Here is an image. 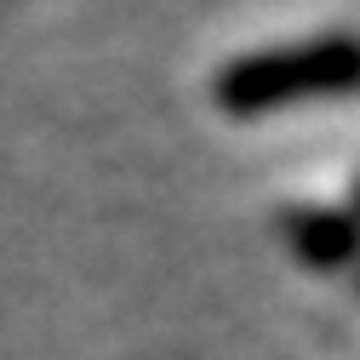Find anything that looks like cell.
Listing matches in <instances>:
<instances>
[{"label": "cell", "mask_w": 360, "mask_h": 360, "mask_svg": "<svg viewBox=\"0 0 360 360\" xmlns=\"http://www.w3.org/2000/svg\"><path fill=\"white\" fill-rule=\"evenodd\" d=\"M360 92V34H309L292 46L246 52L235 63H223L212 80V103L235 120L281 115L303 103H332Z\"/></svg>", "instance_id": "6da1fadb"}, {"label": "cell", "mask_w": 360, "mask_h": 360, "mask_svg": "<svg viewBox=\"0 0 360 360\" xmlns=\"http://www.w3.org/2000/svg\"><path fill=\"white\" fill-rule=\"evenodd\" d=\"M286 246L297 252V263L309 269H343L360 252V223L354 212H332V206H303L286 217Z\"/></svg>", "instance_id": "7a4b0ae2"}, {"label": "cell", "mask_w": 360, "mask_h": 360, "mask_svg": "<svg viewBox=\"0 0 360 360\" xmlns=\"http://www.w3.org/2000/svg\"><path fill=\"white\" fill-rule=\"evenodd\" d=\"M354 223H360V200H354Z\"/></svg>", "instance_id": "3957f363"}]
</instances>
